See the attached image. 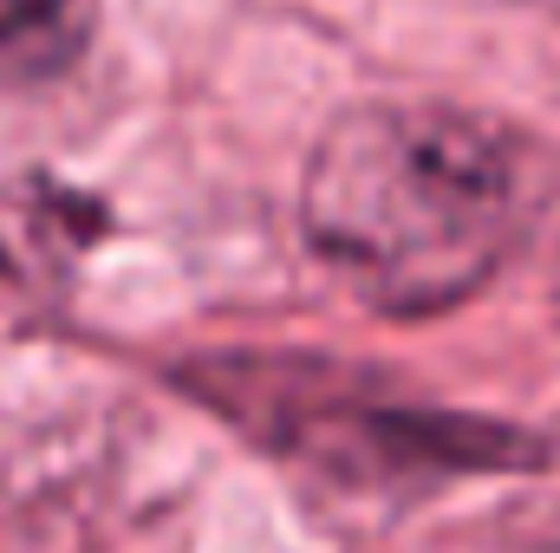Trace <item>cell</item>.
Instances as JSON below:
<instances>
[{"label":"cell","mask_w":560,"mask_h":553,"mask_svg":"<svg viewBox=\"0 0 560 553\" xmlns=\"http://www.w3.org/2000/svg\"><path fill=\"white\" fill-rule=\"evenodd\" d=\"M548 202L541 150L463 105L372 98L339 111L300 183L319 268L385 319L463 306L509 268Z\"/></svg>","instance_id":"obj_1"},{"label":"cell","mask_w":560,"mask_h":553,"mask_svg":"<svg viewBox=\"0 0 560 553\" xmlns=\"http://www.w3.org/2000/svg\"><path fill=\"white\" fill-rule=\"evenodd\" d=\"M92 46V0H0V85H52Z\"/></svg>","instance_id":"obj_2"},{"label":"cell","mask_w":560,"mask_h":553,"mask_svg":"<svg viewBox=\"0 0 560 553\" xmlns=\"http://www.w3.org/2000/svg\"><path fill=\"white\" fill-rule=\"evenodd\" d=\"M535 553H560V528H555V534H548V541H541Z\"/></svg>","instance_id":"obj_3"},{"label":"cell","mask_w":560,"mask_h":553,"mask_svg":"<svg viewBox=\"0 0 560 553\" xmlns=\"http://www.w3.org/2000/svg\"><path fill=\"white\" fill-rule=\"evenodd\" d=\"M555 313H560V255H555Z\"/></svg>","instance_id":"obj_4"},{"label":"cell","mask_w":560,"mask_h":553,"mask_svg":"<svg viewBox=\"0 0 560 553\" xmlns=\"http://www.w3.org/2000/svg\"><path fill=\"white\" fill-rule=\"evenodd\" d=\"M0 274H7V261H0Z\"/></svg>","instance_id":"obj_5"}]
</instances>
